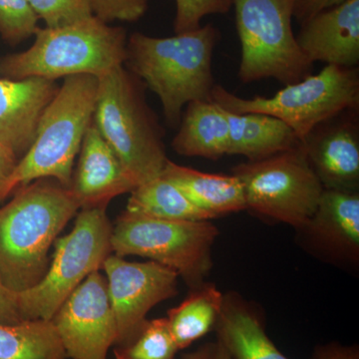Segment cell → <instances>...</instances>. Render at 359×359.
I'll return each instance as SVG.
<instances>
[{"label": "cell", "instance_id": "11", "mask_svg": "<svg viewBox=\"0 0 359 359\" xmlns=\"http://www.w3.org/2000/svg\"><path fill=\"white\" fill-rule=\"evenodd\" d=\"M51 321L67 358L107 359L108 351L116 344L117 325L107 283L99 271L78 285Z\"/></svg>", "mask_w": 359, "mask_h": 359}, {"label": "cell", "instance_id": "12", "mask_svg": "<svg viewBox=\"0 0 359 359\" xmlns=\"http://www.w3.org/2000/svg\"><path fill=\"white\" fill-rule=\"evenodd\" d=\"M108 297L117 325L116 346L128 342L161 302L178 292V273L150 261L132 263L110 255L104 261Z\"/></svg>", "mask_w": 359, "mask_h": 359}, {"label": "cell", "instance_id": "25", "mask_svg": "<svg viewBox=\"0 0 359 359\" xmlns=\"http://www.w3.org/2000/svg\"><path fill=\"white\" fill-rule=\"evenodd\" d=\"M179 348L166 318L144 321L134 337L114 349L116 359H175Z\"/></svg>", "mask_w": 359, "mask_h": 359}, {"label": "cell", "instance_id": "10", "mask_svg": "<svg viewBox=\"0 0 359 359\" xmlns=\"http://www.w3.org/2000/svg\"><path fill=\"white\" fill-rule=\"evenodd\" d=\"M247 209L302 228L313 217L323 186L309 164L302 143L266 159L233 167Z\"/></svg>", "mask_w": 359, "mask_h": 359}, {"label": "cell", "instance_id": "30", "mask_svg": "<svg viewBox=\"0 0 359 359\" xmlns=\"http://www.w3.org/2000/svg\"><path fill=\"white\" fill-rule=\"evenodd\" d=\"M23 320L18 306V294L7 289L0 278V323L14 325Z\"/></svg>", "mask_w": 359, "mask_h": 359}, {"label": "cell", "instance_id": "19", "mask_svg": "<svg viewBox=\"0 0 359 359\" xmlns=\"http://www.w3.org/2000/svg\"><path fill=\"white\" fill-rule=\"evenodd\" d=\"M215 330L233 359H290L269 339L259 314L238 295H224Z\"/></svg>", "mask_w": 359, "mask_h": 359}, {"label": "cell", "instance_id": "34", "mask_svg": "<svg viewBox=\"0 0 359 359\" xmlns=\"http://www.w3.org/2000/svg\"><path fill=\"white\" fill-rule=\"evenodd\" d=\"M217 342H207L192 353L182 355L180 359H215L217 353Z\"/></svg>", "mask_w": 359, "mask_h": 359}, {"label": "cell", "instance_id": "16", "mask_svg": "<svg viewBox=\"0 0 359 359\" xmlns=\"http://www.w3.org/2000/svg\"><path fill=\"white\" fill-rule=\"evenodd\" d=\"M58 88L56 81L43 78H0V144L18 159L32 145L40 118Z\"/></svg>", "mask_w": 359, "mask_h": 359}, {"label": "cell", "instance_id": "33", "mask_svg": "<svg viewBox=\"0 0 359 359\" xmlns=\"http://www.w3.org/2000/svg\"><path fill=\"white\" fill-rule=\"evenodd\" d=\"M18 156L11 149L0 144V201L6 199V188L18 164Z\"/></svg>", "mask_w": 359, "mask_h": 359}, {"label": "cell", "instance_id": "8", "mask_svg": "<svg viewBox=\"0 0 359 359\" xmlns=\"http://www.w3.org/2000/svg\"><path fill=\"white\" fill-rule=\"evenodd\" d=\"M218 236V228L209 219L169 221L124 212L112 226L111 250L118 257H147L197 289L211 271Z\"/></svg>", "mask_w": 359, "mask_h": 359}, {"label": "cell", "instance_id": "29", "mask_svg": "<svg viewBox=\"0 0 359 359\" xmlns=\"http://www.w3.org/2000/svg\"><path fill=\"white\" fill-rule=\"evenodd\" d=\"M91 13L106 23L114 21L134 22L140 20L148 8V0H86Z\"/></svg>", "mask_w": 359, "mask_h": 359}, {"label": "cell", "instance_id": "5", "mask_svg": "<svg viewBox=\"0 0 359 359\" xmlns=\"http://www.w3.org/2000/svg\"><path fill=\"white\" fill-rule=\"evenodd\" d=\"M98 78L66 77L40 118L32 145L9 180L6 197L20 187L50 178L70 189L74 162L93 119Z\"/></svg>", "mask_w": 359, "mask_h": 359}, {"label": "cell", "instance_id": "32", "mask_svg": "<svg viewBox=\"0 0 359 359\" xmlns=\"http://www.w3.org/2000/svg\"><path fill=\"white\" fill-rule=\"evenodd\" d=\"M311 359H359L358 346L337 342L323 344L316 347Z\"/></svg>", "mask_w": 359, "mask_h": 359}, {"label": "cell", "instance_id": "15", "mask_svg": "<svg viewBox=\"0 0 359 359\" xmlns=\"http://www.w3.org/2000/svg\"><path fill=\"white\" fill-rule=\"evenodd\" d=\"M302 53L311 63L358 67L359 0H346L316 14L302 25L297 36Z\"/></svg>", "mask_w": 359, "mask_h": 359}, {"label": "cell", "instance_id": "13", "mask_svg": "<svg viewBox=\"0 0 359 359\" xmlns=\"http://www.w3.org/2000/svg\"><path fill=\"white\" fill-rule=\"evenodd\" d=\"M358 109L346 110L316 127L302 141L325 190L358 193Z\"/></svg>", "mask_w": 359, "mask_h": 359}, {"label": "cell", "instance_id": "21", "mask_svg": "<svg viewBox=\"0 0 359 359\" xmlns=\"http://www.w3.org/2000/svg\"><path fill=\"white\" fill-rule=\"evenodd\" d=\"M224 112L230 125L228 155L244 156L248 162H255L301 143L287 124L273 116L259 113L237 114L226 110Z\"/></svg>", "mask_w": 359, "mask_h": 359}, {"label": "cell", "instance_id": "26", "mask_svg": "<svg viewBox=\"0 0 359 359\" xmlns=\"http://www.w3.org/2000/svg\"><path fill=\"white\" fill-rule=\"evenodd\" d=\"M39 21L27 0H0V36L6 43L18 45L34 36Z\"/></svg>", "mask_w": 359, "mask_h": 359}, {"label": "cell", "instance_id": "35", "mask_svg": "<svg viewBox=\"0 0 359 359\" xmlns=\"http://www.w3.org/2000/svg\"><path fill=\"white\" fill-rule=\"evenodd\" d=\"M217 344H218V346H217V353L216 356H215V359H233L230 353L224 348L221 342H219L218 340H217Z\"/></svg>", "mask_w": 359, "mask_h": 359}, {"label": "cell", "instance_id": "28", "mask_svg": "<svg viewBox=\"0 0 359 359\" xmlns=\"http://www.w3.org/2000/svg\"><path fill=\"white\" fill-rule=\"evenodd\" d=\"M233 7V0H176L175 32L197 29L205 16L226 14Z\"/></svg>", "mask_w": 359, "mask_h": 359}, {"label": "cell", "instance_id": "7", "mask_svg": "<svg viewBox=\"0 0 359 359\" xmlns=\"http://www.w3.org/2000/svg\"><path fill=\"white\" fill-rule=\"evenodd\" d=\"M241 42L238 78L244 83L275 79L295 83L311 74L292 32L294 0H233Z\"/></svg>", "mask_w": 359, "mask_h": 359}, {"label": "cell", "instance_id": "2", "mask_svg": "<svg viewBox=\"0 0 359 359\" xmlns=\"http://www.w3.org/2000/svg\"><path fill=\"white\" fill-rule=\"evenodd\" d=\"M219 37L212 25L163 39L140 32L129 37L124 65L158 96L172 128L179 127L189 103L211 99L216 85L212 55Z\"/></svg>", "mask_w": 359, "mask_h": 359}, {"label": "cell", "instance_id": "23", "mask_svg": "<svg viewBox=\"0 0 359 359\" xmlns=\"http://www.w3.org/2000/svg\"><path fill=\"white\" fill-rule=\"evenodd\" d=\"M125 212L169 221L212 219L162 175L136 187L131 192Z\"/></svg>", "mask_w": 359, "mask_h": 359}, {"label": "cell", "instance_id": "3", "mask_svg": "<svg viewBox=\"0 0 359 359\" xmlns=\"http://www.w3.org/2000/svg\"><path fill=\"white\" fill-rule=\"evenodd\" d=\"M34 37L27 50L0 57V78L56 81L75 75L98 77L126 60L124 28L94 15L60 27H39Z\"/></svg>", "mask_w": 359, "mask_h": 359}, {"label": "cell", "instance_id": "31", "mask_svg": "<svg viewBox=\"0 0 359 359\" xmlns=\"http://www.w3.org/2000/svg\"><path fill=\"white\" fill-rule=\"evenodd\" d=\"M344 1L346 0H294V18L302 25L316 14Z\"/></svg>", "mask_w": 359, "mask_h": 359}, {"label": "cell", "instance_id": "18", "mask_svg": "<svg viewBox=\"0 0 359 359\" xmlns=\"http://www.w3.org/2000/svg\"><path fill=\"white\" fill-rule=\"evenodd\" d=\"M230 125L226 112L212 99L189 103L172 148L178 155L219 160L228 155Z\"/></svg>", "mask_w": 359, "mask_h": 359}, {"label": "cell", "instance_id": "22", "mask_svg": "<svg viewBox=\"0 0 359 359\" xmlns=\"http://www.w3.org/2000/svg\"><path fill=\"white\" fill-rule=\"evenodd\" d=\"M224 294L212 283L194 289L180 306L168 311V325L179 351L197 341L216 327Z\"/></svg>", "mask_w": 359, "mask_h": 359}, {"label": "cell", "instance_id": "9", "mask_svg": "<svg viewBox=\"0 0 359 359\" xmlns=\"http://www.w3.org/2000/svg\"><path fill=\"white\" fill-rule=\"evenodd\" d=\"M112 226L106 207L84 208L69 233L55 241L46 275L32 289L18 294L25 320H51L61 304L110 256Z\"/></svg>", "mask_w": 359, "mask_h": 359}, {"label": "cell", "instance_id": "6", "mask_svg": "<svg viewBox=\"0 0 359 359\" xmlns=\"http://www.w3.org/2000/svg\"><path fill=\"white\" fill-rule=\"evenodd\" d=\"M211 99L229 112L273 116L302 141L323 122L344 111L358 109L359 73L358 67L325 65L318 74L285 85L275 95L250 99L235 95L216 84Z\"/></svg>", "mask_w": 359, "mask_h": 359}, {"label": "cell", "instance_id": "24", "mask_svg": "<svg viewBox=\"0 0 359 359\" xmlns=\"http://www.w3.org/2000/svg\"><path fill=\"white\" fill-rule=\"evenodd\" d=\"M51 320L0 323V359H66Z\"/></svg>", "mask_w": 359, "mask_h": 359}, {"label": "cell", "instance_id": "1", "mask_svg": "<svg viewBox=\"0 0 359 359\" xmlns=\"http://www.w3.org/2000/svg\"><path fill=\"white\" fill-rule=\"evenodd\" d=\"M79 210L70 189L50 178L20 187L0 208V278L7 289L20 294L44 278L51 245Z\"/></svg>", "mask_w": 359, "mask_h": 359}, {"label": "cell", "instance_id": "17", "mask_svg": "<svg viewBox=\"0 0 359 359\" xmlns=\"http://www.w3.org/2000/svg\"><path fill=\"white\" fill-rule=\"evenodd\" d=\"M297 231L325 256L358 264L359 194L325 189L313 217Z\"/></svg>", "mask_w": 359, "mask_h": 359}, {"label": "cell", "instance_id": "14", "mask_svg": "<svg viewBox=\"0 0 359 359\" xmlns=\"http://www.w3.org/2000/svg\"><path fill=\"white\" fill-rule=\"evenodd\" d=\"M70 190L81 209L107 207L113 198L140 185L104 140L93 121L85 133Z\"/></svg>", "mask_w": 359, "mask_h": 359}, {"label": "cell", "instance_id": "4", "mask_svg": "<svg viewBox=\"0 0 359 359\" xmlns=\"http://www.w3.org/2000/svg\"><path fill=\"white\" fill-rule=\"evenodd\" d=\"M98 78L93 121L139 183L160 176L168 159L164 131L146 101L143 82L124 65Z\"/></svg>", "mask_w": 359, "mask_h": 359}, {"label": "cell", "instance_id": "20", "mask_svg": "<svg viewBox=\"0 0 359 359\" xmlns=\"http://www.w3.org/2000/svg\"><path fill=\"white\" fill-rule=\"evenodd\" d=\"M161 175L212 219L247 210L242 184L233 174L205 173L168 160Z\"/></svg>", "mask_w": 359, "mask_h": 359}, {"label": "cell", "instance_id": "27", "mask_svg": "<svg viewBox=\"0 0 359 359\" xmlns=\"http://www.w3.org/2000/svg\"><path fill=\"white\" fill-rule=\"evenodd\" d=\"M46 27H60L91 18L86 0H27Z\"/></svg>", "mask_w": 359, "mask_h": 359}]
</instances>
